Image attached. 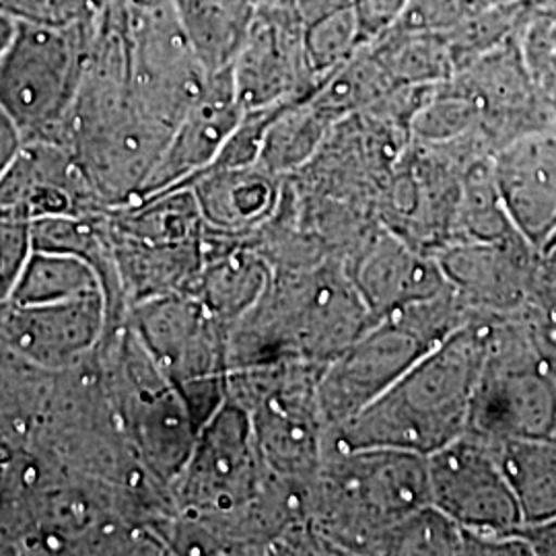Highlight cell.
<instances>
[{"label":"cell","mask_w":556,"mask_h":556,"mask_svg":"<svg viewBox=\"0 0 556 556\" xmlns=\"http://www.w3.org/2000/svg\"><path fill=\"white\" fill-rule=\"evenodd\" d=\"M450 80L470 101L478 137L493 155L519 137L553 128V116L530 77L519 41L475 60Z\"/></svg>","instance_id":"14"},{"label":"cell","mask_w":556,"mask_h":556,"mask_svg":"<svg viewBox=\"0 0 556 556\" xmlns=\"http://www.w3.org/2000/svg\"><path fill=\"white\" fill-rule=\"evenodd\" d=\"M268 470L260 456L252 418L227 397L200 427L194 447L174 482L181 516L225 517L254 505Z\"/></svg>","instance_id":"10"},{"label":"cell","mask_w":556,"mask_h":556,"mask_svg":"<svg viewBox=\"0 0 556 556\" xmlns=\"http://www.w3.org/2000/svg\"><path fill=\"white\" fill-rule=\"evenodd\" d=\"M464 17L462 0H408L394 27L413 31H450Z\"/></svg>","instance_id":"33"},{"label":"cell","mask_w":556,"mask_h":556,"mask_svg":"<svg viewBox=\"0 0 556 556\" xmlns=\"http://www.w3.org/2000/svg\"><path fill=\"white\" fill-rule=\"evenodd\" d=\"M425 505H431L427 456L324 447L307 521L328 555H376L381 536Z\"/></svg>","instance_id":"3"},{"label":"cell","mask_w":556,"mask_h":556,"mask_svg":"<svg viewBox=\"0 0 556 556\" xmlns=\"http://www.w3.org/2000/svg\"><path fill=\"white\" fill-rule=\"evenodd\" d=\"M338 122L312 96L285 103L266 130L260 165L280 178L295 176L316 157Z\"/></svg>","instance_id":"24"},{"label":"cell","mask_w":556,"mask_h":556,"mask_svg":"<svg viewBox=\"0 0 556 556\" xmlns=\"http://www.w3.org/2000/svg\"><path fill=\"white\" fill-rule=\"evenodd\" d=\"M544 270L548 280L556 282V243L548 252H544Z\"/></svg>","instance_id":"41"},{"label":"cell","mask_w":556,"mask_h":556,"mask_svg":"<svg viewBox=\"0 0 556 556\" xmlns=\"http://www.w3.org/2000/svg\"><path fill=\"white\" fill-rule=\"evenodd\" d=\"M231 71L243 112L305 100L318 89L303 50V20L293 2H260Z\"/></svg>","instance_id":"11"},{"label":"cell","mask_w":556,"mask_h":556,"mask_svg":"<svg viewBox=\"0 0 556 556\" xmlns=\"http://www.w3.org/2000/svg\"><path fill=\"white\" fill-rule=\"evenodd\" d=\"M241 116L243 108L236 93L231 64L213 71L199 101L174 130L139 200L184 188L208 169L229 135L236 130Z\"/></svg>","instance_id":"17"},{"label":"cell","mask_w":556,"mask_h":556,"mask_svg":"<svg viewBox=\"0 0 556 556\" xmlns=\"http://www.w3.org/2000/svg\"><path fill=\"white\" fill-rule=\"evenodd\" d=\"M0 303H2V301H0Z\"/></svg>","instance_id":"45"},{"label":"cell","mask_w":556,"mask_h":556,"mask_svg":"<svg viewBox=\"0 0 556 556\" xmlns=\"http://www.w3.org/2000/svg\"><path fill=\"white\" fill-rule=\"evenodd\" d=\"M468 431L489 441L556 433V381L521 314L489 318Z\"/></svg>","instance_id":"8"},{"label":"cell","mask_w":556,"mask_h":556,"mask_svg":"<svg viewBox=\"0 0 556 556\" xmlns=\"http://www.w3.org/2000/svg\"><path fill=\"white\" fill-rule=\"evenodd\" d=\"M462 2H464V15H468V13H477V11L493 9V7L509 4V2H519V0H462Z\"/></svg>","instance_id":"40"},{"label":"cell","mask_w":556,"mask_h":556,"mask_svg":"<svg viewBox=\"0 0 556 556\" xmlns=\"http://www.w3.org/2000/svg\"><path fill=\"white\" fill-rule=\"evenodd\" d=\"M532 20L534 13L523 0L464 15L450 31H445L456 73L475 60L521 40V34Z\"/></svg>","instance_id":"27"},{"label":"cell","mask_w":556,"mask_h":556,"mask_svg":"<svg viewBox=\"0 0 556 556\" xmlns=\"http://www.w3.org/2000/svg\"><path fill=\"white\" fill-rule=\"evenodd\" d=\"M4 450H2V445H0V475H2V464H4Z\"/></svg>","instance_id":"42"},{"label":"cell","mask_w":556,"mask_h":556,"mask_svg":"<svg viewBox=\"0 0 556 556\" xmlns=\"http://www.w3.org/2000/svg\"><path fill=\"white\" fill-rule=\"evenodd\" d=\"M17 29H20V21L15 20L11 13H7L4 9H0V59L15 40Z\"/></svg>","instance_id":"38"},{"label":"cell","mask_w":556,"mask_h":556,"mask_svg":"<svg viewBox=\"0 0 556 556\" xmlns=\"http://www.w3.org/2000/svg\"><path fill=\"white\" fill-rule=\"evenodd\" d=\"M521 316L538 355L556 381V282L546 287Z\"/></svg>","instance_id":"32"},{"label":"cell","mask_w":556,"mask_h":556,"mask_svg":"<svg viewBox=\"0 0 556 556\" xmlns=\"http://www.w3.org/2000/svg\"><path fill=\"white\" fill-rule=\"evenodd\" d=\"M468 551V530L433 503L396 521L378 542L376 555L457 556Z\"/></svg>","instance_id":"28"},{"label":"cell","mask_w":556,"mask_h":556,"mask_svg":"<svg viewBox=\"0 0 556 556\" xmlns=\"http://www.w3.org/2000/svg\"><path fill=\"white\" fill-rule=\"evenodd\" d=\"M431 503L462 528L486 534H514L523 523L516 495L491 443L464 435L427 456Z\"/></svg>","instance_id":"12"},{"label":"cell","mask_w":556,"mask_h":556,"mask_svg":"<svg viewBox=\"0 0 556 556\" xmlns=\"http://www.w3.org/2000/svg\"><path fill=\"white\" fill-rule=\"evenodd\" d=\"M324 365L277 361L231 369L227 397L252 418L260 456L270 477L312 489L318 477L326 425L319 413L318 379Z\"/></svg>","instance_id":"6"},{"label":"cell","mask_w":556,"mask_h":556,"mask_svg":"<svg viewBox=\"0 0 556 556\" xmlns=\"http://www.w3.org/2000/svg\"><path fill=\"white\" fill-rule=\"evenodd\" d=\"M260 2H264V0H260ZM282 2H293V0H282Z\"/></svg>","instance_id":"44"},{"label":"cell","mask_w":556,"mask_h":556,"mask_svg":"<svg viewBox=\"0 0 556 556\" xmlns=\"http://www.w3.org/2000/svg\"><path fill=\"white\" fill-rule=\"evenodd\" d=\"M486 314H477L357 415L326 431L324 447H386L429 456L468 431L486 344Z\"/></svg>","instance_id":"2"},{"label":"cell","mask_w":556,"mask_h":556,"mask_svg":"<svg viewBox=\"0 0 556 556\" xmlns=\"http://www.w3.org/2000/svg\"><path fill=\"white\" fill-rule=\"evenodd\" d=\"M23 135H21L17 122L7 112V108L0 101V178L11 167V163L20 155L23 147Z\"/></svg>","instance_id":"36"},{"label":"cell","mask_w":556,"mask_h":556,"mask_svg":"<svg viewBox=\"0 0 556 556\" xmlns=\"http://www.w3.org/2000/svg\"><path fill=\"white\" fill-rule=\"evenodd\" d=\"M344 266L376 318L452 291L438 256L383 223L367 233Z\"/></svg>","instance_id":"16"},{"label":"cell","mask_w":556,"mask_h":556,"mask_svg":"<svg viewBox=\"0 0 556 556\" xmlns=\"http://www.w3.org/2000/svg\"><path fill=\"white\" fill-rule=\"evenodd\" d=\"M516 534L530 546L532 555L556 556V516L536 523H521Z\"/></svg>","instance_id":"35"},{"label":"cell","mask_w":556,"mask_h":556,"mask_svg":"<svg viewBox=\"0 0 556 556\" xmlns=\"http://www.w3.org/2000/svg\"><path fill=\"white\" fill-rule=\"evenodd\" d=\"M96 21L98 13L71 27L20 21L15 40L0 59V101L17 122L25 142L64 144Z\"/></svg>","instance_id":"7"},{"label":"cell","mask_w":556,"mask_h":556,"mask_svg":"<svg viewBox=\"0 0 556 556\" xmlns=\"http://www.w3.org/2000/svg\"><path fill=\"white\" fill-rule=\"evenodd\" d=\"M489 441V439H486ZM516 495L523 523L556 516V433L489 441Z\"/></svg>","instance_id":"22"},{"label":"cell","mask_w":556,"mask_h":556,"mask_svg":"<svg viewBox=\"0 0 556 556\" xmlns=\"http://www.w3.org/2000/svg\"><path fill=\"white\" fill-rule=\"evenodd\" d=\"M367 46L396 87L439 85L456 73L445 34L392 27Z\"/></svg>","instance_id":"25"},{"label":"cell","mask_w":556,"mask_h":556,"mask_svg":"<svg viewBox=\"0 0 556 556\" xmlns=\"http://www.w3.org/2000/svg\"><path fill=\"white\" fill-rule=\"evenodd\" d=\"M376 319L342 260L273 266L264 293L229 328V371L277 361L326 365Z\"/></svg>","instance_id":"1"},{"label":"cell","mask_w":556,"mask_h":556,"mask_svg":"<svg viewBox=\"0 0 556 556\" xmlns=\"http://www.w3.org/2000/svg\"><path fill=\"white\" fill-rule=\"evenodd\" d=\"M128 321L178 386L200 431L227 400L229 328L190 293L140 301Z\"/></svg>","instance_id":"9"},{"label":"cell","mask_w":556,"mask_h":556,"mask_svg":"<svg viewBox=\"0 0 556 556\" xmlns=\"http://www.w3.org/2000/svg\"><path fill=\"white\" fill-rule=\"evenodd\" d=\"M105 330L103 293L46 305L0 303V344L48 371H60L91 357Z\"/></svg>","instance_id":"15"},{"label":"cell","mask_w":556,"mask_h":556,"mask_svg":"<svg viewBox=\"0 0 556 556\" xmlns=\"http://www.w3.org/2000/svg\"><path fill=\"white\" fill-rule=\"evenodd\" d=\"M0 206H13L31 219L56 215H89L110 211L68 147L27 140L0 178Z\"/></svg>","instance_id":"19"},{"label":"cell","mask_w":556,"mask_h":556,"mask_svg":"<svg viewBox=\"0 0 556 556\" xmlns=\"http://www.w3.org/2000/svg\"><path fill=\"white\" fill-rule=\"evenodd\" d=\"M258 4L260 0H174L186 38L211 73L233 62Z\"/></svg>","instance_id":"23"},{"label":"cell","mask_w":556,"mask_h":556,"mask_svg":"<svg viewBox=\"0 0 556 556\" xmlns=\"http://www.w3.org/2000/svg\"><path fill=\"white\" fill-rule=\"evenodd\" d=\"M475 316L452 289L376 319L319 374L318 404L326 431L355 417Z\"/></svg>","instance_id":"5"},{"label":"cell","mask_w":556,"mask_h":556,"mask_svg":"<svg viewBox=\"0 0 556 556\" xmlns=\"http://www.w3.org/2000/svg\"><path fill=\"white\" fill-rule=\"evenodd\" d=\"M184 188L194 192L206 229L250 238L275 219L285 194V178L256 163L206 169Z\"/></svg>","instance_id":"20"},{"label":"cell","mask_w":556,"mask_h":556,"mask_svg":"<svg viewBox=\"0 0 556 556\" xmlns=\"http://www.w3.org/2000/svg\"><path fill=\"white\" fill-rule=\"evenodd\" d=\"M367 46L361 38L357 17L349 7L303 23V50L314 79L321 85L344 62Z\"/></svg>","instance_id":"29"},{"label":"cell","mask_w":556,"mask_h":556,"mask_svg":"<svg viewBox=\"0 0 556 556\" xmlns=\"http://www.w3.org/2000/svg\"><path fill=\"white\" fill-rule=\"evenodd\" d=\"M408 0H351V9L357 17L361 38L371 43L396 25Z\"/></svg>","instance_id":"34"},{"label":"cell","mask_w":556,"mask_h":556,"mask_svg":"<svg viewBox=\"0 0 556 556\" xmlns=\"http://www.w3.org/2000/svg\"><path fill=\"white\" fill-rule=\"evenodd\" d=\"M103 293L98 270L75 254L36 248L11 295L15 305H46Z\"/></svg>","instance_id":"26"},{"label":"cell","mask_w":556,"mask_h":556,"mask_svg":"<svg viewBox=\"0 0 556 556\" xmlns=\"http://www.w3.org/2000/svg\"><path fill=\"white\" fill-rule=\"evenodd\" d=\"M295 11L303 23L318 20L328 13H334L338 9H344L351 4V0H293Z\"/></svg>","instance_id":"37"},{"label":"cell","mask_w":556,"mask_h":556,"mask_svg":"<svg viewBox=\"0 0 556 556\" xmlns=\"http://www.w3.org/2000/svg\"><path fill=\"white\" fill-rule=\"evenodd\" d=\"M493 174L509 219L544 254L556 236V128L530 132L498 149Z\"/></svg>","instance_id":"18"},{"label":"cell","mask_w":556,"mask_h":556,"mask_svg":"<svg viewBox=\"0 0 556 556\" xmlns=\"http://www.w3.org/2000/svg\"><path fill=\"white\" fill-rule=\"evenodd\" d=\"M556 243V236H555V239H553V241H551V245H548V248H546V252H548V250H551V248H553V245H555Z\"/></svg>","instance_id":"43"},{"label":"cell","mask_w":556,"mask_h":556,"mask_svg":"<svg viewBox=\"0 0 556 556\" xmlns=\"http://www.w3.org/2000/svg\"><path fill=\"white\" fill-rule=\"evenodd\" d=\"M0 9L23 23L71 27L96 17L100 0H2Z\"/></svg>","instance_id":"31"},{"label":"cell","mask_w":556,"mask_h":556,"mask_svg":"<svg viewBox=\"0 0 556 556\" xmlns=\"http://www.w3.org/2000/svg\"><path fill=\"white\" fill-rule=\"evenodd\" d=\"M523 2L532 9L534 17L556 21V0H523Z\"/></svg>","instance_id":"39"},{"label":"cell","mask_w":556,"mask_h":556,"mask_svg":"<svg viewBox=\"0 0 556 556\" xmlns=\"http://www.w3.org/2000/svg\"><path fill=\"white\" fill-rule=\"evenodd\" d=\"M457 298L486 316L523 314L555 285L544 254L517 236L507 241H456L433 252Z\"/></svg>","instance_id":"13"},{"label":"cell","mask_w":556,"mask_h":556,"mask_svg":"<svg viewBox=\"0 0 556 556\" xmlns=\"http://www.w3.org/2000/svg\"><path fill=\"white\" fill-rule=\"evenodd\" d=\"M0 2H2V0H0Z\"/></svg>","instance_id":"46"},{"label":"cell","mask_w":556,"mask_h":556,"mask_svg":"<svg viewBox=\"0 0 556 556\" xmlns=\"http://www.w3.org/2000/svg\"><path fill=\"white\" fill-rule=\"evenodd\" d=\"M36 250L34 219L13 206H0V301H7Z\"/></svg>","instance_id":"30"},{"label":"cell","mask_w":556,"mask_h":556,"mask_svg":"<svg viewBox=\"0 0 556 556\" xmlns=\"http://www.w3.org/2000/svg\"><path fill=\"white\" fill-rule=\"evenodd\" d=\"M96 358L126 445L153 477L174 489L199 435L178 386L149 355L128 319L105 330Z\"/></svg>","instance_id":"4"},{"label":"cell","mask_w":556,"mask_h":556,"mask_svg":"<svg viewBox=\"0 0 556 556\" xmlns=\"http://www.w3.org/2000/svg\"><path fill=\"white\" fill-rule=\"evenodd\" d=\"M273 266L252 238L204 231L202 266L190 295L220 319L236 324L264 293Z\"/></svg>","instance_id":"21"}]
</instances>
